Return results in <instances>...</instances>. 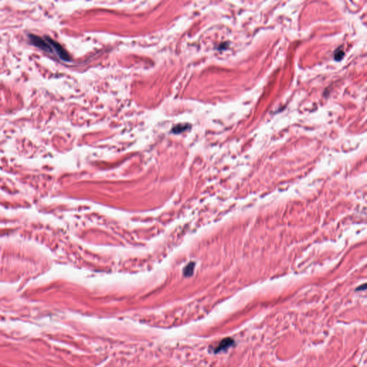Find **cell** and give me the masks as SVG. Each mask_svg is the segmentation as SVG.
I'll use <instances>...</instances> for the list:
<instances>
[{
  "instance_id": "6da1fadb",
  "label": "cell",
  "mask_w": 367,
  "mask_h": 367,
  "mask_svg": "<svg viewBox=\"0 0 367 367\" xmlns=\"http://www.w3.org/2000/svg\"><path fill=\"white\" fill-rule=\"evenodd\" d=\"M44 38L45 39V40L48 43L50 47H51L52 53H55V55L58 56L59 58L61 59L63 61H70V55H68V53L64 50L63 47L57 43V42L54 40L53 39H52L51 38H50L49 36H45Z\"/></svg>"
},
{
  "instance_id": "7a4b0ae2",
  "label": "cell",
  "mask_w": 367,
  "mask_h": 367,
  "mask_svg": "<svg viewBox=\"0 0 367 367\" xmlns=\"http://www.w3.org/2000/svg\"><path fill=\"white\" fill-rule=\"evenodd\" d=\"M28 38L30 39V41L31 44H33L35 47L41 49V50H44L45 52H51L52 53L51 47H50V45H49L48 43H47L44 38H40V37L38 36V35H33V34H30V35H28Z\"/></svg>"
},
{
  "instance_id": "3957f363",
  "label": "cell",
  "mask_w": 367,
  "mask_h": 367,
  "mask_svg": "<svg viewBox=\"0 0 367 367\" xmlns=\"http://www.w3.org/2000/svg\"><path fill=\"white\" fill-rule=\"evenodd\" d=\"M235 344V341L232 339L231 338H226V339L222 340L221 342L219 343L216 347L214 348V352L219 353L222 351H225L230 348L232 346H233Z\"/></svg>"
},
{
  "instance_id": "277c9868",
  "label": "cell",
  "mask_w": 367,
  "mask_h": 367,
  "mask_svg": "<svg viewBox=\"0 0 367 367\" xmlns=\"http://www.w3.org/2000/svg\"><path fill=\"white\" fill-rule=\"evenodd\" d=\"M344 50H343V49H342V47H339V48H338L337 50H336V51H335V53H334V58H335V60H341V59L343 58V57H344Z\"/></svg>"
},
{
  "instance_id": "5b68a950",
  "label": "cell",
  "mask_w": 367,
  "mask_h": 367,
  "mask_svg": "<svg viewBox=\"0 0 367 367\" xmlns=\"http://www.w3.org/2000/svg\"><path fill=\"white\" fill-rule=\"evenodd\" d=\"M186 128H187L186 126H181V127H179V126H176V127L173 129V132L174 133H179V132L184 131Z\"/></svg>"
},
{
  "instance_id": "8992f818",
  "label": "cell",
  "mask_w": 367,
  "mask_h": 367,
  "mask_svg": "<svg viewBox=\"0 0 367 367\" xmlns=\"http://www.w3.org/2000/svg\"><path fill=\"white\" fill-rule=\"evenodd\" d=\"M366 290V284H363V285H361L356 289V290Z\"/></svg>"
}]
</instances>
